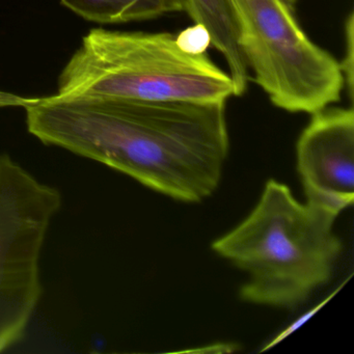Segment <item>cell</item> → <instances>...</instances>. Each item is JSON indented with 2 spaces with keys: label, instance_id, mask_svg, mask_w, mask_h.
I'll return each mask as SVG.
<instances>
[{
  "label": "cell",
  "instance_id": "6da1fadb",
  "mask_svg": "<svg viewBox=\"0 0 354 354\" xmlns=\"http://www.w3.org/2000/svg\"><path fill=\"white\" fill-rule=\"evenodd\" d=\"M225 103L55 95L24 107L28 131L44 144L200 203L218 187L229 156Z\"/></svg>",
  "mask_w": 354,
  "mask_h": 354
},
{
  "label": "cell",
  "instance_id": "7a4b0ae2",
  "mask_svg": "<svg viewBox=\"0 0 354 354\" xmlns=\"http://www.w3.org/2000/svg\"><path fill=\"white\" fill-rule=\"evenodd\" d=\"M337 218L270 179L252 212L211 248L248 273L243 301L294 310L330 281L343 250Z\"/></svg>",
  "mask_w": 354,
  "mask_h": 354
},
{
  "label": "cell",
  "instance_id": "3957f363",
  "mask_svg": "<svg viewBox=\"0 0 354 354\" xmlns=\"http://www.w3.org/2000/svg\"><path fill=\"white\" fill-rule=\"evenodd\" d=\"M57 95L227 102L234 84L203 49L173 34L95 28L62 71Z\"/></svg>",
  "mask_w": 354,
  "mask_h": 354
},
{
  "label": "cell",
  "instance_id": "277c9868",
  "mask_svg": "<svg viewBox=\"0 0 354 354\" xmlns=\"http://www.w3.org/2000/svg\"><path fill=\"white\" fill-rule=\"evenodd\" d=\"M238 46L277 109L313 115L341 100L339 62L300 26L297 0H227Z\"/></svg>",
  "mask_w": 354,
  "mask_h": 354
},
{
  "label": "cell",
  "instance_id": "5b68a950",
  "mask_svg": "<svg viewBox=\"0 0 354 354\" xmlns=\"http://www.w3.org/2000/svg\"><path fill=\"white\" fill-rule=\"evenodd\" d=\"M61 206L59 190L0 155V352L24 337L38 306L41 252Z\"/></svg>",
  "mask_w": 354,
  "mask_h": 354
},
{
  "label": "cell",
  "instance_id": "8992f818",
  "mask_svg": "<svg viewBox=\"0 0 354 354\" xmlns=\"http://www.w3.org/2000/svg\"><path fill=\"white\" fill-rule=\"evenodd\" d=\"M306 202L339 216L354 201V111L326 107L312 115L296 145Z\"/></svg>",
  "mask_w": 354,
  "mask_h": 354
},
{
  "label": "cell",
  "instance_id": "52a82bcc",
  "mask_svg": "<svg viewBox=\"0 0 354 354\" xmlns=\"http://www.w3.org/2000/svg\"><path fill=\"white\" fill-rule=\"evenodd\" d=\"M183 11L223 55L233 82L234 96H242L248 90L250 70L238 46L227 0H183Z\"/></svg>",
  "mask_w": 354,
  "mask_h": 354
},
{
  "label": "cell",
  "instance_id": "ba28073f",
  "mask_svg": "<svg viewBox=\"0 0 354 354\" xmlns=\"http://www.w3.org/2000/svg\"><path fill=\"white\" fill-rule=\"evenodd\" d=\"M84 19L100 24L156 19L183 11V0H61Z\"/></svg>",
  "mask_w": 354,
  "mask_h": 354
},
{
  "label": "cell",
  "instance_id": "9c48e42d",
  "mask_svg": "<svg viewBox=\"0 0 354 354\" xmlns=\"http://www.w3.org/2000/svg\"><path fill=\"white\" fill-rule=\"evenodd\" d=\"M346 92L350 101L353 100L354 91V15L349 14L345 22V51L341 63Z\"/></svg>",
  "mask_w": 354,
  "mask_h": 354
}]
</instances>
